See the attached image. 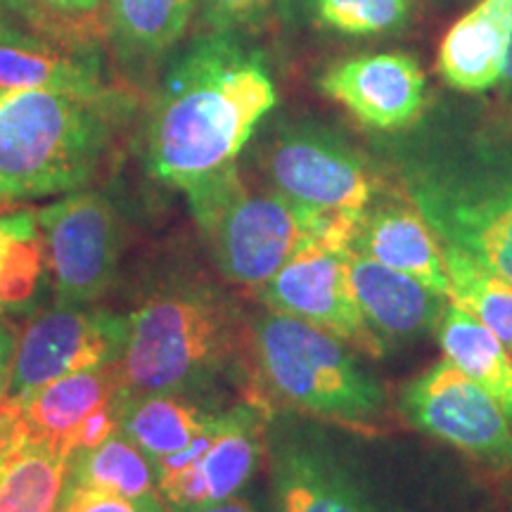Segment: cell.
I'll list each match as a JSON object with an SVG mask.
<instances>
[{
	"instance_id": "cell-23",
	"label": "cell",
	"mask_w": 512,
	"mask_h": 512,
	"mask_svg": "<svg viewBox=\"0 0 512 512\" xmlns=\"http://www.w3.org/2000/svg\"><path fill=\"white\" fill-rule=\"evenodd\" d=\"M434 337L460 373L479 384L512 422V358L503 344L458 304L448 302Z\"/></svg>"
},
{
	"instance_id": "cell-34",
	"label": "cell",
	"mask_w": 512,
	"mask_h": 512,
	"mask_svg": "<svg viewBox=\"0 0 512 512\" xmlns=\"http://www.w3.org/2000/svg\"><path fill=\"white\" fill-rule=\"evenodd\" d=\"M503 93L512 98V46H510V53H508V62H505V69H503V79H501V86Z\"/></svg>"
},
{
	"instance_id": "cell-15",
	"label": "cell",
	"mask_w": 512,
	"mask_h": 512,
	"mask_svg": "<svg viewBox=\"0 0 512 512\" xmlns=\"http://www.w3.org/2000/svg\"><path fill=\"white\" fill-rule=\"evenodd\" d=\"M351 249L363 252L392 271L411 275L441 297H448L451 292L437 233L406 195L399 200L377 197L363 211Z\"/></svg>"
},
{
	"instance_id": "cell-36",
	"label": "cell",
	"mask_w": 512,
	"mask_h": 512,
	"mask_svg": "<svg viewBox=\"0 0 512 512\" xmlns=\"http://www.w3.org/2000/svg\"><path fill=\"white\" fill-rule=\"evenodd\" d=\"M3 387H5V382H0V399H3Z\"/></svg>"
},
{
	"instance_id": "cell-27",
	"label": "cell",
	"mask_w": 512,
	"mask_h": 512,
	"mask_svg": "<svg viewBox=\"0 0 512 512\" xmlns=\"http://www.w3.org/2000/svg\"><path fill=\"white\" fill-rule=\"evenodd\" d=\"M302 22L349 38L399 34L411 24L413 0H290Z\"/></svg>"
},
{
	"instance_id": "cell-22",
	"label": "cell",
	"mask_w": 512,
	"mask_h": 512,
	"mask_svg": "<svg viewBox=\"0 0 512 512\" xmlns=\"http://www.w3.org/2000/svg\"><path fill=\"white\" fill-rule=\"evenodd\" d=\"M0 88L3 91H57L105 95L117 91L102 62L88 50L60 46H12L0 43Z\"/></svg>"
},
{
	"instance_id": "cell-4",
	"label": "cell",
	"mask_w": 512,
	"mask_h": 512,
	"mask_svg": "<svg viewBox=\"0 0 512 512\" xmlns=\"http://www.w3.org/2000/svg\"><path fill=\"white\" fill-rule=\"evenodd\" d=\"M131 98L10 91L0 100V202L86 188L112 152Z\"/></svg>"
},
{
	"instance_id": "cell-8",
	"label": "cell",
	"mask_w": 512,
	"mask_h": 512,
	"mask_svg": "<svg viewBox=\"0 0 512 512\" xmlns=\"http://www.w3.org/2000/svg\"><path fill=\"white\" fill-rule=\"evenodd\" d=\"M268 413L252 401L219 408L183 451L155 460L169 512H195L245 491L266 458Z\"/></svg>"
},
{
	"instance_id": "cell-10",
	"label": "cell",
	"mask_w": 512,
	"mask_h": 512,
	"mask_svg": "<svg viewBox=\"0 0 512 512\" xmlns=\"http://www.w3.org/2000/svg\"><path fill=\"white\" fill-rule=\"evenodd\" d=\"M399 411L415 430L444 441L475 463L494 472L512 470L508 415L446 358L403 387Z\"/></svg>"
},
{
	"instance_id": "cell-12",
	"label": "cell",
	"mask_w": 512,
	"mask_h": 512,
	"mask_svg": "<svg viewBox=\"0 0 512 512\" xmlns=\"http://www.w3.org/2000/svg\"><path fill=\"white\" fill-rule=\"evenodd\" d=\"M254 297L264 309L316 325L361 354L380 358L389 351L356 302L349 249L325 242L304 247L271 280L256 287Z\"/></svg>"
},
{
	"instance_id": "cell-2",
	"label": "cell",
	"mask_w": 512,
	"mask_h": 512,
	"mask_svg": "<svg viewBox=\"0 0 512 512\" xmlns=\"http://www.w3.org/2000/svg\"><path fill=\"white\" fill-rule=\"evenodd\" d=\"M403 195L441 245L512 285V140L486 128H439L396 147Z\"/></svg>"
},
{
	"instance_id": "cell-5",
	"label": "cell",
	"mask_w": 512,
	"mask_h": 512,
	"mask_svg": "<svg viewBox=\"0 0 512 512\" xmlns=\"http://www.w3.org/2000/svg\"><path fill=\"white\" fill-rule=\"evenodd\" d=\"M247 401L366 432L382 418V384L330 332L264 309L249 323Z\"/></svg>"
},
{
	"instance_id": "cell-29",
	"label": "cell",
	"mask_w": 512,
	"mask_h": 512,
	"mask_svg": "<svg viewBox=\"0 0 512 512\" xmlns=\"http://www.w3.org/2000/svg\"><path fill=\"white\" fill-rule=\"evenodd\" d=\"M283 0H200V19L204 31H233L245 34L268 17Z\"/></svg>"
},
{
	"instance_id": "cell-11",
	"label": "cell",
	"mask_w": 512,
	"mask_h": 512,
	"mask_svg": "<svg viewBox=\"0 0 512 512\" xmlns=\"http://www.w3.org/2000/svg\"><path fill=\"white\" fill-rule=\"evenodd\" d=\"M124 337L126 316L62 302L36 311L19 330L10 354L5 375L8 396L29 394L79 370L117 363Z\"/></svg>"
},
{
	"instance_id": "cell-6",
	"label": "cell",
	"mask_w": 512,
	"mask_h": 512,
	"mask_svg": "<svg viewBox=\"0 0 512 512\" xmlns=\"http://www.w3.org/2000/svg\"><path fill=\"white\" fill-rule=\"evenodd\" d=\"M211 261L233 285L256 290L304 247L351 249L363 214H332L252 188L240 166L185 192Z\"/></svg>"
},
{
	"instance_id": "cell-21",
	"label": "cell",
	"mask_w": 512,
	"mask_h": 512,
	"mask_svg": "<svg viewBox=\"0 0 512 512\" xmlns=\"http://www.w3.org/2000/svg\"><path fill=\"white\" fill-rule=\"evenodd\" d=\"M219 411L207 399L185 394L119 392V432L155 463L192 444L204 425Z\"/></svg>"
},
{
	"instance_id": "cell-35",
	"label": "cell",
	"mask_w": 512,
	"mask_h": 512,
	"mask_svg": "<svg viewBox=\"0 0 512 512\" xmlns=\"http://www.w3.org/2000/svg\"><path fill=\"white\" fill-rule=\"evenodd\" d=\"M5 95H8V91H3V88H0V100H3Z\"/></svg>"
},
{
	"instance_id": "cell-33",
	"label": "cell",
	"mask_w": 512,
	"mask_h": 512,
	"mask_svg": "<svg viewBox=\"0 0 512 512\" xmlns=\"http://www.w3.org/2000/svg\"><path fill=\"white\" fill-rule=\"evenodd\" d=\"M10 339L5 335V330L0 328V382H5V373H8V363H10Z\"/></svg>"
},
{
	"instance_id": "cell-7",
	"label": "cell",
	"mask_w": 512,
	"mask_h": 512,
	"mask_svg": "<svg viewBox=\"0 0 512 512\" xmlns=\"http://www.w3.org/2000/svg\"><path fill=\"white\" fill-rule=\"evenodd\" d=\"M268 188L309 209L363 214L382 178L347 136L316 119L278 121L256 150Z\"/></svg>"
},
{
	"instance_id": "cell-24",
	"label": "cell",
	"mask_w": 512,
	"mask_h": 512,
	"mask_svg": "<svg viewBox=\"0 0 512 512\" xmlns=\"http://www.w3.org/2000/svg\"><path fill=\"white\" fill-rule=\"evenodd\" d=\"M64 489H98L121 496H159L152 460L119 430L100 446L69 458Z\"/></svg>"
},
{
	"instance_id": "cell-14",
	"label": "cell",
	"mask_w": 512,
	"mask_h": 512,
	"mask_svg": "<svg viewBox=\"0 0 512 512\" xmlns=\"http://www.w3.org/2000/svg\"><path fill=\"white\" fill-rule=\"evenodd\" d=\"M318 91L370 131L399 133L422 117L427 76L406 53H366L335 62L318 76Z\"/></svg>"
},
{
	"instance_id": "cell-3",
	"label": "cell",
	"mask_w": 512,
	"mask_h": 512,
	"mask_svg": "<svg viewBox=\"0 0 512 512\" xmlns=\"http://www.w3.org/2000/svg\"><path fill=\"white\" fill-rule=\"evenodd\" d=\"M121 392L207 399L223 377L249 370V323L221 287L171 280L131 316L114 363Z\"/></svg>"
},
{
	"instance_id": "cell-17",
	"label": "cell",
	"mask_w": 512,
	"mask_h": 512,
	"mask_svg": "<svg viewBox=\"0 0 512 512\" xmlns=\"http://www.w3.org/2000/svg\"><path fill=\"white\" fill-rule=\"evenodd\" d=\"M67 465L29 432L15 399H0V512H57Z\"/></svg>"
},
{
	"instance_id": "cell-30",
	"label": "cell",
	"mask_w": 512,
	"mask_h": 512,
	"mask_svg": "<svg viewBox=\"0 0 512 512\" xmlns=\"http://www.w3.org/2000/svg\"><path fill=\"white\" fill-rule=\"evenodd\" d=\"M57 512H169L159 496H121L98 489H64Z\"/></svg>"
},
{
	"instance_id": "cell-31",
	"label": "cell",
	"mask_w": 512,
	"mask_h": 512,
	"mask_svg": "<svg viewBox=\"0 0 512 512\" xmlns=\"http://www.w3.org/2000/svg\"><path fill=\"white\" fill-rule=\"evenodd\" d=\"M0 43H12V46H43L46 43V46H53V43L34 34L3 0H0Z\"/></svg>"
},
{
	"instance_id": "cell-9",
	"label": "cell",
	"mask_w": 512,
	"mask_h": 512,
	"mask_svg": "<svg viewBox=\"0 0 512 512\" xmlns=\"http://www.w3.org/2000/svg\"><path fill=\"white\" fill-rule=\"evenodd\" d=\"M46 242L57 302L93 304L119 273L124 228L112 200L98 190H74L36 211Z\"/></svg>"
},
{
	"instance_id": "cell-13",
	"label": "cell",
	"mask_w": 512,
	"mask_h": 512,
	"mask_svg": "<svg viewBox=\"0 0 512 512\" xmlns=\"http://www.w3.org/2000/svg\"><path fill=\"white\" fill-rule=\"evenodd\" d=\"M273 512H380L332 448L290 415L268 418Z\"/></svg>"
},
{
	"instance_id": "cell-16",
	"label": "cell",
	"mask_w": 512,
	"mask_h": 512,
	"mask_svg": "<svg viewBox=\"0 0 512 512\" xmlns=\"http://www.w3.org/2000/svg\"><path fill=\"white\" fill-rule=\"evenodd\" d=\"M349 278L363 316L387 347L434 335L451 302L356 249H349Z\"/></svg>"
},
{
	"instance_id": "cell-32",
	"label": "cell",
	"mask_w": 512,
	"mask_h": 512,
	"mask_svg": "<svg viewBox=\"0 0 512 512\" xmlns=\"http://www.w3.org/2000/svg\"><path fill=\"white\" fill-rule=\"evenodd\" d=\"M195 512H273L271 505H266L259 496L249 494V491H240V494L226 498V501L204 505V508Z\"/></svg>"
},
{
	"instance_id": "cell-20",
	"label": "cell",
	"mask_w": 512,
	"mask_h": 512,
	"mask_svg": "<svg viewBox=\"0 0 512 512\" xmlns=\"http://www.w3.org/2000/svg\"><path fill=\"white\" fill-rule=\"evenodd\" d=\"M121 392L114 363L79 370L60 380L43 384L34 392L10 396L17 401L29 432L36 439L57 448L62 456L72 458V444L83 422L93 418L107 403L117 401Z\"/></svg>"
},
{
	"instance_id": "cell-26",
	"label": "cell",
	"mask_w": 512,
	"mask_h": 512,
	"mask_svg": "<svg viewBox=\"0 0 512 512\" xmlns=\"http://www.w3.org/2000/svg\"><path fill=\"white\" fill-rule=\"evenodd\" d=\"M451 292L448 299L475 316L512 358V285L496 278L456 247L441 245Z\"/></svg>"
},
{
	"instance_id": "cell-28",
	"label": "cell",
	"mask_w": 512,
	"mask_h": 512,
	"mask_svg": "<svg viewBox=\"0 0 512 512\" xmlns=\"http://www.w3.org/2000/svg\"><path fill=\"white\" fill-rule=\"evenodd\" d=\"M27 27L53 43L69 50H88L93 53L83 34V24L100 15L105 0H3Z\"/></svg>"
},
{
	"instance_id": "cell-1",
	"label": "cell",
	"mask_w": 512,
	"mask_h": 512,
	"mask_svg": "<svg viewBox=\"0 0 512 512\" xmlns=\"http://www.w3.org/2000/svg\"><path fill=\"white\" fill-rule=\"evenodd\" d=\"M143 126L145 171L183 195L235 169L278 105L264 55L233 31H202L169 55Z\"/></svg>"
},
{
	"instance_id": "cell-19",
	"label": "cell",
	"mask_w": 512,
	"mask_h": 512,
	"mask_svg": "<svg viewBox=\"0 0 512 512\" xmlns=\"http://www.w3.org/2000/svg\"><path fill=\"white\" fill-rule=\"evenodd\" d=\"M200 0H105L102 36L128 72H147L181 46Z\"/></svg>"
},
{
	"instance_id": "cell-25",
	"label": "cell",
	"mask_w": 512,
	"mask_h": 512,
	"mask_svg": "<svg viewBox=\"0 0 512 512\" xmlns=\"http://www.w3.org/2000/svg\"><path fill=\"white\" fill-rule=\"evenodd\" d=\"M46 264V242L36 211L0 214V313L31 306Z\"/></svg>"
},
{
	"instance_id": "cell-18",
	"label": "cell",
	"mask_w": 512,
	"mask_h": 512,
	"mask_svg": "<svg viewBox=\"0 0 512 512\" xmlns=\"http://www.w3.org/2000/svg\"><path fill=\"white\" fill-rule=\"evenodd\" d=\"M512 46V0H477L441 38L439 74L453 91L486 93L501 86Z\"/></svg>"
}]
</instances>
